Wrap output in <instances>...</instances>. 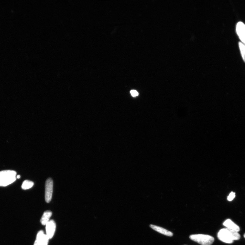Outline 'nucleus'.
<instances>
[{
  "label": "nucleus",
  "mask_w": 245,
  "mask_h": 245,
  "mask_svg": "<svg viewBox=\"0 0 245 245\" xmlns=\"http://www.w3.org/2000/svg\"><path fill=\"white\" fill-rule=\"evenodd\" d=\"M34 245H39L37 241H35V243H34Z\"/></svg>",
  "instance_id": "obj_15"
},
{
  "label": "nucleus",
  "mask_w": 245,
  "mask_h": 245,
  "mask_svg": "<svg viewBox=\"0 0 245 245\" xmlns=\"http://www.w3.org/2000/svg\"><path fill=\"white\" fill-rule=\"evenodd\" d=\"M235 197V193L234 192H232L230 193L228 197L227 200L229 201H231L233 200Z\"/></svg>",
  "instance_id": "obj_13"
},
{
  "label": "nucleus",
  "mask_w": 245,
  "mask_h": 245,
  "mask_svg": "<svg viewBox=\"0 0 245 245\" xmlns=\"http://www.w3.org/2000/svg\"><path fill=\"white\" fill-rule=\"evenodd\" d=\"M53 182L52 179L48 178L46 180L45 186V200L47 203H50L52 198Z\"/></svg>",
  "instance_id": "obj_4"
},
{
  "label": "nucleus",
  "mask_w": 245,
  "mask_h": 245,
  "mask_svg": "<svg viewBox=\"0 0 245 245\" xmlns=\"http://www.w3.org/2000/svg\"><path fill=\"white\" fill-rule=\"evenodd\" d=\"M218 237L220 241L230 244L232 243L234 241L241 238V235L238 232L226 228L220 230L218 233Z\"/></svg>",
  "instance_id": "obj_1"
},
{
  "label": "nucleus",
  "mask_w": 245,
  "mask_h": 245,
  "mask_svg": "<svg viewBox=\"0 0 245 245\" xmlns=\"http://www.w3.org/2000/svg\"><path fill=\"white\" fill-rule=\"evenodd\" d=\"M239 45L242 57L245 62V46L241 42H239Z\"/></svg>",
  "instance_id": "obj_12"
},
{
  "label": "nucleus",
  "mask_w": 245,
  "mask_h": 245,
  "mask_svg": "<svg viewBox=\"0 0 245 245\" xmlns=\"http://www.w3.org/2000/svg\"><path fill=\"white\" fill-rule=\"evenodd\" d=\"M150 227L151 229L155 230L156 231L166 235V236L169 237H172L173 236V234L172 232L169 231L168 230L153 224L150 225Z\"/></svg>",
  "instance_id": "obj_8"
},
{
  "label": "nucleus",
  "mask_w": 245,
  "mask_h": 245,
  "mask_svg": "<svg viewBox=\"0 0 245 245\" xmlns=\"http://www.w3.org/2000/svg\"><path fill=\"white\" fill-rule=\"evenodd\" d=\"M56 229V224L54 220H50L46 225V235L49 239L53 237L54 235Z\"/></svg>",
  "instance_id": "obj_5"
},
{
  "label": "nucleus",
  "mask_w": 245,
  "mask_h": 245,
  "mask_svg": "<svg viewBox=\"0 0 245 245\" xmlns=\"http://www.w3.org/2000/svg\"><path fill=\"white\" fill-rule=\"evenodd\" d=\"M16 173L10 170L0 171V186L6 187L11 184L16 179Z\"/></svg>",
  "instance_id": "obj_2"
},
{
  "label": "nucleus",
  "mask_w": 245,
  "mask_h": 245,
  "mask_svg": "<svg viewBox=\"0 0 245 245\" xmlns=\"http://www.w3.org/2000/svg\"><path fill=\"white\" fill-rule=\"evenodd\" d=\"M190 239L202 245H211L214 242V237L210 235L203 234L191 235Z\"/></svg>",
  "instance_id": "obj_3"
},
{
  "label": "nucleus",
  "mask_w": 245,
  "mask_h": 245,
  "mask_svg": "<svg viewBox=\"0 0 245 245\" xmlns=\"http://www.w3.org/2000/svg\"><path fill=\"white\" fill-rule=\"evenodd\" d=\"M244 238H245V234H244Z\"/></svg>",
  "instance_id": "obj_17"
},
{
  "label": "nucleus",
  "mask_w": 245,
  "mask_h": 245,
  "mask_svg": "<svg viewBox=\"0 0 245 245\" xmlns=\"http://www.w3.org/2000/svg\"><path fill=\"white\" fill-rule=\"evenodd\" d=\"M236 31L240 39L244 43L245 42V25L241 22L238 23L236 27Z\"/></svg>",
  "instance_id": "obj_6"
},
{
  "label": "nucleus",
  "mask_w": 245,
  "mask_h": 245,
  "mask_svg": "<svg viewBox=\"0 0 245 245\" xmlns=\"http://www.w3.org/2000/svg\"><path fill=\"white\" fill-rule=\"evenodd\" d=\"M244 43L245 44V42Z\"/></svg>",
  "instance_id": "obj_18"
},
{
  "label": "nucleus",
  "mask_w": 245,
  "mask_h": 245,
  "mask_svg": "<svg viewBox=\"0 0 245 245\" xmlns=\"http://www.w3.org/2000/svg\"><path fill=\"white\" fill-rule=\"evenodd\" d=\"M131 93L132 96L134 97L138 96L139 94L135 90H132L131 91Z\"/></svg>",
  "instance_id": "obj_14"
},
{
  "label": "nucleus",
  "mask_w": 245,
  "mask_h": 245,
  "mask_svg": "<svg viewBox=\"0 0 245 245\" xmlns=\"http://www.w3.org/2000/svg\"><path fill=\"white\" fill-rule=\"evenodd\" d=\"M52 215V212L50 211L47 210L44 212L41 219V224L43 225H46L50 221V219Z\"/></svg>",
  "instance_id": "obj_10"
},
{
  "label": "nucleus",
  "mask_w": 245,
  "mask_h": 245,
  "mask_svg": "<svg viewBox=\"0 0 245 245\" xmlns=\"http://www.w3.org/2000/svg\"><path fill=\"white\" fill-rule=\"evenodd\" d=\"M224 226L226 227L227 228L233 230V231L238 232L240 231V229L238 225L232 221L231 220L229 219H227L224 222L223 224Z\"/></svg>",
  "instance_id": "obj_9"
},
{
  "label": "nucleus",
  "mask_w": 245,
  "mask_h": 245,
  "mask_svg": "<svg viewBox=\"0 0 245 245\" xmlns=\"http://www.w3.org/2000/svg\"><path fill=\"white\" fill-rule=\"evenodd\" d=\"M49 238L43 231H39L37 235L36 241L39 245H48Z\"/></svg>",
  "instance_id": "obj_7"
},
{
  "label": "nucleus",
  "mask_w": 245,
  "mask_h": 245,
  "mask_svg": "<svg viewBox=\"0 0 245 245\" xmlns=\"http://www.w3.org/2000/svg\"><path fill=\"white\" fill-rule=\"evenodd\" d=\"M34 183L32 181L26 180H24L22 185V188L24 190H28L32 187Z\"/></svg>",
  "instance_id": "obj_11"
},
{
  "label": "nucleus",
  "mask_w": 245,
  "mask_h": 245,
  "mask_svg": "<svg viewBox=\"0 0 245 245\" xmlns=\"http://www.w3.org/2000/svg\"><path fill=\"white\" fill-rule=\"evenodd\" d=\"M20 177H21V176H20V175H17V176H16V178H17V179H19V178H20Z\"/></svg>",
  "instance_id": "obj_16"
}]
</instances>
